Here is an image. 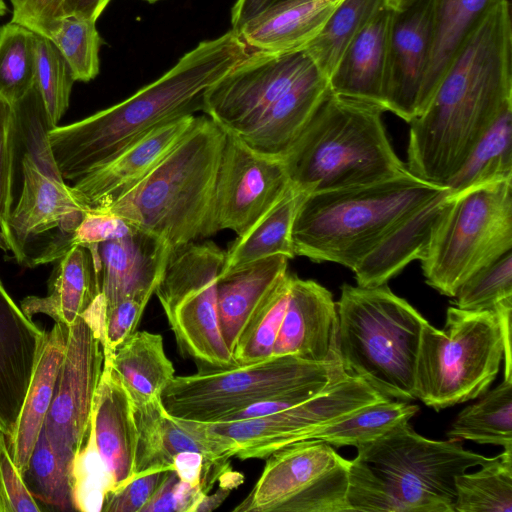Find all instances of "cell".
I'll return each mask as SVG.
<instances>
[{
  "label": "cell",
  "instance_id": "obj_41",
  "mask_svg": "<svg viewBox=\"0 0 512 512\" xmlns=\"http://www.w3.org/2000/svg\"><path fill=\"white\" fill-rule=\"evenodd\" d=\"M22 478L36 500L60 510H74L70 487V467L53 450L43 428Z\"/></svg>",
  "mask_w": 512,
  "mask_h": 512
},
{
  "label": "cell",
  "instance_id": "obj_20",
  "mask_svg": "<svg viewBox=\"0 0 512 512\" xmlns=\"http://www.w3.org/2000/svg\"><path fill=\"white\" fill-rule=\"evenodd\" d=\"M196 115L159 126L93 169L72 188L90 209H104L138 185L182 140Z\"/></svg>",
  "mask_w": 512,
  "mask_h": 512
},
{
  "label": "cell",
  "instance_id": "obj_14",
  "mask_svg": "<svg viewBox=\"0 0 512 512\" xmlns=\"http://www.w3.org/2000/svg\"><path fill=\"white\" fill-rule=\"evenodd\" d=\"M389 399L360 378L346 374L312 398L277 413L230 422L200 423L240 460L266 459L274 451L312 434L351 412Z\"/></svg>",
  "mask_w": 512,
  "mask_h": 512
},
{
  "label": "cell",
  "instance_id": "obj_39",
  "mask_svg": "<svg viewBox=\"0 0 512 512\" xmlns=\"http://www.w3.org/2000/svg\"><path fill=\"white\" fill-rule=\"evenodd\" d=\"M480 467L456 477L454 512H512V451Z\"/></svg>",
  "mask_w": 512,
  "mask_h": 512
},
{
  "label": "cell",
  "instance_id": "obj_48",
  "mask_svg": "<svg viewBox=\"0 0 512 512\" xmlns=\"http://www.w3.org/2000/svg\"><path fill=\"white\" fill-rule=\"evenodd\" d=\"M17 151V124L14 105L0 97V233L8 241L10 251L9 219L13 209Z\"/></svg>",
  "mask_w": 512,
  "mask_h": 512
},
{
  "label": "cell",
  "instance_id": "obj_29",
  "mask_svg": "<svg viewBox=\"0 0 512 512\" xmlns=\"http://www.w3.org/2000/svg\"><path fill=\"white\" fill-rule=\"evenodd\" d=\"M68 326L55 323L41 340L32 377L12 433L7 437L11 457L21 475L26 471L48 413L63 359Z\"/></svg>",
  "mask_w": 512,
  "mask_h": 512
},
{
  "label": "cell",
  "instance_id": "obj_27",
  "mask_svg": "<svg viewBox=\"0 0 512 512\" xmlns=\"http://www.w3.org/2000/svg\"><path fill=\"white\" fill-rule=\"evenodd\" d=\"M389 6L350 42L328 77L332 94L384 109Z\"/></svg>",
  "mask_w": 512,
  "mask_h": 512
},
{
  "label": "cell",
  "instance_id": "obj_23",
  "mask_svg": "<svg viewBox=\"0 0 512 512\" xmlns=\"http://www.w3.org/2000/svg\"><path fill=\"white\" fill-rule=\"evenodd\" d=\"M133 405L137 428L134 478L149 472L172 470L173 458L184 451L201 453L211 463L229 460L224 447L208 435L199 422L172 417L161 399Z\"/></svg>",
  "mask_w": 512,
  "mask_h": 512
},
{
  "label": "cell",
  "instance_id": "obj_10",
  "mask_svg": "<svg viewBox=\"0 0 512 512\" xmlns=\"http://www.w3.org/2000/svg\"><path fill=\"white\" fill-rule=\"evenodd\" d=\"M511 248L512 180L450 195L420 259L425 281L440 294L454 297L469 277Z\"/></svg>",
  "mask_w": 512,
  "mask_h": 512
},
{
  "label": "cell",
  "instance_id": "obj_55",
  "mask_svg": "<svg viewBox=\"0 0 512 512\" xmlns=\"http://www.w3.org/2000/svg\"><path fill=\"white\" fill-rule=\"evenodd\" d=\"M217 464L220 463H211L207 461L201 453L184 451L178 453L173 458L172 470L176 472L180 480L194 486L202 485L204 487L202 483L204 474L210 471Z\"/></svg>",
  "mask_w": 512,
  "mask_h": 512
},
{
  "label": "cell",
  "instance_id": "obj_2",
  "mask_svg": "<svg viewBox=\"0 0 512 512\" xmlns=\"http://www.w3.org/2000/svg\"><path fill=\"white\" fill-rule=\"evenodd\" d=\"M248 52L231 29L200 42L161 77L127 99L77 122L49 129V144L63 179L74 183L153 129L203 111L207 91Z\"/></svg>",
  "mask_w": 512,
  "mask_h": 512
},
{
  "label": "cell",
  "instance_id": "obj_45",
  "mask_svg": "<svg viewBox=\"0 0 512 512\" xmlns=\"http://www.w3.org/2000/svg\"><path fill=\"white\" fill-rule=\"evenodd\" d=\"M70 487L74 510H102L106 494L110 492V479L97 451L92 425L85 444L72 460Z\"/></svg>",
  "mask_w": 512,
  "mask_h": 512
},
{
  "label": "cell",
  "instance_id": "obj_59",
  "mask_svg": "<svg viewBox=\"0 0 512 512\" xmlns=\"http://www.w3.org/2000/svg\"><path fill=\"white\" fill-rule=\"evenodd\" d=\"M236 485L224 483L213 495H205L196 508V512L212 511L216 509L227 498L232 487Z\"/></svg>",
  "mask_w": 512,
  "mask_h": 512
},
{
  "label": "cell",
  "instance_id": "obj_57",
  "mask_svg": "<svg viewBox=\"0 0 512 512\" xmlns=\"http://www.w3.org/2000/svg\"><path fill=\"white\" fill-rule=\"evenodd\" d=\"M111 0H63L61 20L76 16L96 22Z\"/></svg>",
  "mask_w": 512,
  "mask_h": 512
},
{
  "label": "cell",
  "instance_id": "obj_38",
  "mask_svg": "<svg viewBox=\"0 0 512 512\" xmlns=\"http://www.w3.org/2000/svg\"><path fill=\"white\" fill-rule=\"evenodd\" d=\"M387 6L386 0H340L318 34L305 46L327 78L350 42Z\"/></svg>",
  "mask_w": 512,
  "mask_h": 512
},
{
  "label": "cell",
  "instance_id": "obj_54",
  "mask_svg": "<svg viewBox=\"0 0 512 512\" xmlns=\"http://www.w3.org/2000/svg\"><path fill=\"white\" fill-rule=\"evenodd\" d=\"M335 382L337 381L312 383L296 388L286 393L269 398L265 401L251 404L239 411L226 415L219 422H230L256 418L280 412L312 398Z\"/></svg>",
  "mask_w": 512,
  "mask_h": 512
},
{
  "label": "cell",
  "instance_id": "obj_4",
  "mask_svg": "<svg viewBox=\"0 0 512 512\" xmlns=\"http://www.w3.org/2000/svg\"><path fill=\"white\" fill-rule=\"evenodd\" d=\"M446 188L408 173L372 184L308 194L293 223L295 256L338 263L353 270L407 217Z\"/></svg>",
  "mask_w": 512,
  "mask_h": 512
},
{
  "label": "cell",
  "instance_id": "obj_16",
  "mask_svg": "<svg viewBox=\"0 0 512 512\" xmlns=\"http://www.w3.org/2000/svg\"><path fill=\"white\" fill-rule=\"evenodd\" d=\"M291 186L283 161L260 154L226 131L217 171L210 228L246 233Z\"/></svg>",
  "mask_w": 512,
  "mask_h": 512
},
{
  "label": "cell",
  "instance_id": "obj_15",
  "mask_svg": "<svg viewBox=\"0 0 512 512\" xmlns=\"http://www.w3.org/2000/svg\"><path fill=\"white\" fill-rule=\"evenodd\" d=\"M103 365L101 342L90 324L80 316L68 326L65 352L42 427L53 450L70 468L90 433Z\"/></svg>",
  "mask_w": 512,
  "mask_h": 512
},
{
  "label": "cell",
  "instance_id": "obj_56",
  "mask_svg": "<svg viewBox=\"0 0 512 512\" xmlns=\"http://www.w3.org/2000/svg\"><path fill=\"white\" fill-rule=\"evenodd\" d=\"M504 343V378H512L511 328L512 299L500 302L495 308Z\"/></svg>",
  "mask_w": 512,
  "mask_h": 512
},
{
  "label": "cell",
  "instance_id": "obj_47",
  "mask_svg": "<svg viewBox=\"0 0 512 512\" xmlns=\"http://www.w3.org/2000/svg\"><path fill=\"white\" fill-rule=\"evenodd\" d=\"M146 303L136 299H124L104 308L99 295L82 317L90 324L103 347L104 356L130 338L140 323Z\"/></svg>",
  "mask_w": 512,
  "mask_h": 512
},
{
  "label": "cell",
  "instance_id": "obj_11",
  "mask_svg": "<svg viewBox=\"0 0 512 512\" xmlns=\"http://www.w3.org/2000/svg\"><path fill=\"white\" fill-rule=\"evenodd\" d=\"M346 375L341 362L314 363L293 355L229 368H201L175 376L161 395L174 418L217 423L226 415L296 388L334 382Z\"/></svg>",
  "mask_w": 512,
  "mask_h": 512
},
{
  "label": "cell",
  "instance_id": "obj_62",
  "mask_svg": "<svg viewBox=\"0 0 512 512\" xmlns=\"http://www.w3.org/2000/svg\"><path fill=\"white\" fill-rule=\"evenodd\" d=\"M400 0H386L387 2V6L391 7L393 5H395L396 3H398Z\"/></svg>",
  "mask_w": 512,
  "mask_h": 512
},
{
  "label": "cell",
  "instance_id": "obj_12",
  "mask_svg": "<svg viewBox=\"0 0 512 512\" xmlns=\"http://www.w3.org/2000/svg\"><path fill=\"white\" fill-rule=\"evenodd\" d=\"M225 251L212 241L172 248L155 293L176 342L201 368L236 366L222 337L217 280Z\"/></svg>",
  "mask_w": 512,
  "mask_h": 512
},
{
  "label": "cell",
  "instance_id": "obj_26",
  "mask_svg": "<svg viewBox=\"0 0 512 512\" xmlns=\"http://www.w3.org/2000/svg\"><path fill=\"white\" fill-rule=\"evenodd\" d=\"M288 260L283 255H273L219 274V326L231 354L244 340L267 299L288 273Z\"/></svg>",
  "mask_w": 512,
  "mask_h": 512
},
{
  "label": "cell",
  "instance_id": "obj_50",
  "mask_svg": "<svg viewBox=\"0 0 512 512\" xmlns=\"http://www.w3.org/2000/svg\"><path fill=\"white\" fill-rule=\"evenodd\" d=\"M39 512L36 499L27 489L14 463L6 435L0 431V512Z\"/></svg>",
  "mask_w": 512,
  "mask_h": 512
},
{
  "label": "cell",
  "instance_id": "obj_6",
  "mask_svg": "<svg viewBox=\"0 0 512 512\" xmlns=\"http://www.w3.org/2000/svg\"><path fill=\"white\" fill-rule=\"evenodd\" d=\"M226 131L208 116L131 191L104 210L172 248L211 236V211Z\"/></svg>",
  "mask_w": 512,
  "mask_h": 512
},
{
  "label": "cell",
  "instance_id": "obj_8",
  "mask_svg": "<svg viewBox=\"0 0 512 512\" xmlns=\"http://www.w3.org/2000/svg\"><path fill=\"white\" fill-rule=\"evenodd\" d=\"M336 307L345 373L362 379L386 398L415 400L417 355L428 321L386 284H343Z\"/></svg>",
  "mask_w": 512,
  "mask_h": 512
},
{
  "label": "cell",
  "instance_id": "obj_60",
  "mask_svg": "<svg viewBox=\"0 0 512 512\" xmlns=\"http://www.w3.org/2000/svg\"><path fill=\"white\" fill-rule=\"evenodd\" d=\"M0 249L5 252H10V246L6 238L0 233Z\"/></svg>",
  "mask_w": 512,
  "mask_h": 512
},
{
  "label": "cell",
  "instance_id": "obj_22",
  "mask_svg": "<svg viewBox=\"0 0 512 512\" xmlns=\"http://www.w3.org/2000/svg\"><path fill=\"white\" fill-rule=\"evenodd\" d=\"M91 425L110 479V492L117 491L135 477L137 428L131 396L106 361L94 398Z\"/></svg>",
  "mask_w": 512,
  "mask_h": 512
},
{
  "label": "cell",
  "instance_id": "obj_28",
  "mask_svg": "<svg viewBox=\"0 0 512 512\" xmlns=\"http://www.w3.org/2000/svg\"><path fill=\"white\" fill-rule=\"evenodd\" d=\"M449 202L450 194L446 188L407 217L352 270L357 285L386 284L410 262L420 260Z\"/></svg>",
  "mask_w": 512,
  "mask_h": 512
},
{
  "label": "cell",
  "instance_id": "obj_13",
  "mask_svg": "<svg viewBox=\"0 0 512 512\" xmlns=\"http://www.w3.org/2000/svg\"><path fill=\"white\" fill-rule=\"evenodd\" d=\"M350 460L328 443L307 439L266 458L254 487L233 512H351Z\"/></svg>",
  "mask_w": 512,
  "mask_h": 512
},
{
  "label": "cell",
  "instance_id": "obj_44",
  "mask_svg": "<svg viewBox=\"0 0 512 512\" xmlns=\"http://www.w3.org/2000/svg\"><path fill=\"white\" fill-rule=\"evenodd\" d=\"M291 280L292 274L287 273L267 299L250 331L232 354L236 365H251L273 357L288 304Z\"/></svg>",
  "mask_w": 512,
  "mask_h": 512
},
{
  "label": "cell",
  "instance_id": "obj_58",
  "mask_svg": "<svg viewBox=\"0 0 512 512\" xmlns=\"http://www.w3.org/2000/svg\"><path fill=\"white\" fill-rule=\"evenodd\" d=\"M280 1L283 0H237L231 10L232 30L237 31L248 20Z\"/></svg>",
  "mask_w": 512,
  "mask_h": 512
},
{
  "label": "cell",
  "instance_id": "obj_63",
  "mask_svg": "<svg viewBox=\"0 0 512 512\" xmlns=\"http://www.w3.org/2000/svg\"><path fill=\"white\" fill-rule=\"evenodd\" d=\"M143 1H146V2H149V3H154V2H157L159 0H143Z\"/></svg>",
  "mask_w": 512,
  "mask_h": 512
},
{
  "label": "cell",
  "instance_id": "obj_21",
  "mask_svg": "<svg viewBox=\"0 0 512 512\" xmlns=\"http://www.w3.org/2000/svg\"><path fill=\"white\" fill-rule=\"evenodd\" d=\"M283 355L314 363L341 362L336 302L331 292L314 280L292 275L288 304L273 351V356Z\"/></svg>",
  "mask_w": 512,
  "mask_h": 512
},
{
  "label": "cell",
  "instance_id": "obj_17",
  "mask_svg": "<svg viewBox=\"0 0 512 512\" xmlns=\"http://www.w3.org/2000/svg\"><path fill=\"white\" fill-rule=\"evenodd\" d=\"M313 65L304 49L251 50L207 91L203 112L225 131L239 134Z\"/></svg>",
  "mask_w": 512,
  "mask_h": 512
},
{
  "label": "cell",
  "instance_id": "obj_53",
  "mask_svg": "<svg viewBox=\"0 0 512 512\" xmlns=\"http://www.w3.org/2000/svg\"><path fill=\"white\" fill-rule=\"evenodd\" d=\"M62 2L63 0H10L11 21L49 38L61 21Z\"/></svg>",
  "mask_w": 512,
  "mask_h": 512
},
{
  "label": "cell",
  "instance_id": "obj_25",
  "mask_svg": "<svg viewBox=\"0 0 512 512\" xmlns=\"http://www.w3.org/2000/svg\"><path fill=\"white\" fill-rule=\"evenodd\" d=\"M329 93L328 78L314 64L236 135L254 151L281 160Z\"/></svg>",
  "mask_w": 512,
  "mask_h": 512
},
{
  "label": "cell",
  "instance_id": "obj_30",
  "mask_svg": "<svg viewBox=\"0 0 512 512\" xmlns=\"http://www.w3.org/2000/svg\"><path fill=\"white\" fill-rule=\"evenodd\" d=\"M340 0H283L244 23L237 31L248 49L286 53L304 49Z\"/></svg>",
  "mask_w": 512,
  "mask_h": 512
},
{
  "label": "cell",
  "instance_id": "obj_42",
  "mask_svg": "<svg viewBox=\"0 0 512 512\" xmlns=\"http://www.w3.org/2000/svg\"><path fill=\"white\" fill-rule=\"evenodd\" d=\"M49 39L67 62L74 81L89 82L98 75L102 39L96 22L76 16L64 17Z\"/></svg>",
  "mask_w": 512,
  "mask_h": 512
},
{
  "label": "cell",
  "instance_id": "obj_9",
  "mask_svg": "<svg viewBox=\"0 0 512 512\" xmlns=\"http://www.w3.org/2000/svg\"><path fill=\"white\" fill-rule=\"evenodd\" d=\"M504 343L494 311L451 306L444 329L426 322L415 369V396L436 411L475 399L495 380Z\"/></svg>",
  "mask_w": 512,
  "mask_h": 512
},
{
  "label": "cell",
  "instance_id": "obj_33",
  "mask_svg": "<svg viewBox=\"0 0 512 512\" xmlns=\"http://www.w3.org/2000/svg\"><path fill=\"white\" fill-rule=\"evenodd\" d=\"M129 392L135 405L161 399L175 377L160 334L136 331L130 338L104 356Z\"/></svg>",
  "mask_w": 512,
  "mask_h": 512
},
{
  "label": "cell",
  "instance_id": "obj_1",
  "mask_svg": "<svg viewBox=\"0 0 512 512\" xmlns=\"http://www.w3.org/2000/svg\"><path fill=\"white\" fill-rule=\"evenodd\" d=\"M512 105V20L501 0L486 16L410 124L407 168L445 186L500 114Z\"/></svg>",
  "mask_w": 512,
  "mask_h": 512
},
{
  "label": "cell",
  "instance_id": "obj_52",
  "mask_svg": "<svg viewBox=\"0 0 512 512\" xmlns=\"http://www.w3.org/2000/svg\"><path fill=\"white\" fill-rule=\"evenodd\" d=\"M169 470L142 474L117 491L106 494L104 512H142L156 490L164 481Z\"/></svg>",
  "mask_w": 512,
  "mask_h": 512
},
{
  "label": "cell",
  "instance_id": "obj_3",
  "mask_svg": "<svg viewBox=\"0 0 512 512\" xmlns=\"http://www.w3.org/2000/svg\"><path fill=\"white\" fill-rule=\"evenodd\" d=\"M356 448L347 493L351 512H454L456 477L492 458L458 440L425 438L409 422Z\"/></svg>",
  "mask_w": 512,
  "mask_h": 512
},
{
  "label": "cell",
  "instance_id": "obj_37",
  "mask_svg": "<svg viewBox=\"0 0 512 512\" xmlns=\"http://www.w3.org/2000/svg\"><path fill=\"white\" fill-rule=\"evenodd\" d=\"M418 411V405L407 401L384 399L317 429L310 439H319L335 447H358L408 423Z\"/></svg>",
  "mask_w": 512,
  "mask_h": 512
},
{
  "label": "cell",
  "instance_id": "obj_51",
  "mask_svg": "<svg viewBox=\"0 0 512 512\" xmlns=\"http://www.w3.org/2000/svg\"><path fill=\"white\" fill-rule=\"evenodd\" d=\"M208 492L202 485H191L179 479L169 470L164 481L142 512H196V508Z\"/></svg>",
  "mask_w": 512,
  "mask_h": 512
},
{
  "label": "cell",
  "instance_id": "obj_43",
  "mask_svg": "<svg viewBox=\"0 0 512 512\" xmlns=\"http://www.w3.org/2000/svg\"><path fill=\"white\" fill-rule=\"evenodd\" d=\"M36 79L51 128L69 107L70 95L75 82L70 68L55 44L47 37L35 33Z\"/></svg>",
  "mask_w": 512,
  "mask_h": 512
},
{
  "label": "cell",
  "instance_id": "obj_18",
  "mask_svg": "<svg viewBox=\"0 0 512 512\" xmlns=\"http://www.w3.org/2000/svg\"><path fill=\"white\" fill-rule=\"evenodd\" d=\"M432 7L433 0H400L389 7L384 108L408 123L422 112Z\"/></svg>",
  "mask_w": 512,
  "mask_h": 512
},
{
  "label": "cell",
  "instance_id": "obj_46",
  "mask_svg": "<svg viewBox=\"0 0 512 512\" xmlns=\"http://www.w3.org/2000/svg\"><path fill=\"white\" fill-rule=\"evenodd\" d=\"M457 308L469 311H493L502 301L512 299V253L469 277L456 291Z\"/></svg>",
  "mask_w": 512,
  "mask_h": 512
},
{
  "label": "cell",
  "instance_id": "obj_7",
  "mask_svg": "<svg viewBox=\"0 0 512 512\" xmlns=\"http://www.w3.org/2000/svg\"><path fill=\"white\" fill-rule=\"evenodd\" d=\"M22 188L9 219L11 253L28 267L55 262L87 208L63 179L54 159L41 95L33 88L14 104Z\"/></svg>",
  "mask_w": 512,
  "mask_h": 512
},
{
  "label": "cell",
  "instance_id": "obj_35",
  "mask_svg": "<svg viewBox=\"0 0 512 512\" xmlns=\"http://www.w3.org/2000/svg\"><path fill=\"white\" fill-rule=\"evenodd\" d=\"M512 180V105L474 146L445 187L451 196L486 183Z\"/></svg>",
  "mask_w": 512,
  "mask_h": 512
},
{
  "label": "cell",
  "instance_id": "obj_34",
  "mask_svg": "<svg viewBox=\"0 0 512 512\" xmlns=\"http://www.w3.org/2000/svg\"><path fill=\"white\" fill-rule=\"evenodd\" d=\"M306 195L291 185L283 197L225 251L220 274L273 255L294 258L292 228Z\"/></svg>",
  "mask_w": 512,
  "mask_h": 512
},
{
  "label": "cell",
  "instance_id": "obj_40",
  "mask_svg": "<svg viewBox=\"0 0 512 512\" xmlns=\"http://www.w3.org/2000/svg\"><path fill=\"white\" fill-rule=\"evenodd\" d=\"M35 33L15 22L0 27V97L14 105L34 86Z\"/></svg>",
  "mask_w": 512,
  "mask_h": 512
},
{
  "label": "cell",
  "instance_id": "obj_61",
  "mask_svg": "<svg viewBox=\"0 0 512 512\" xmlns=\"http://www.w3.org/2000/svg\"><path fill=\"white\" fill-rule=\"evenodd\" d=\"M7 11L6 4L4 0H0V17H2Z\"/></svg>",
  "mask_w": 512,
  "mask_h": 512
},
{
  "label": "cell",
  "instance_id": "obj_24",
  "mask_svg": "<svg viewBox=\"0 0 512 512\" xmlns=\"http://www.w3.org/2000/svg\"><path fill=\"white\" fill-rule=\"evenodd\" d=\"M45 331L15 303L0 280V431L6 437L21 411Z\"/></svg>",
  "mask_w": 512,
  "mask_h": 512
},
{
  "label": "cell",
  "instance_id": "obj_19",
  "mask_svg": "<svg viewBox=\"0 0 512 512\" xmlns=\"http://www.w3.org/2000/svg\"><path fill=\"white\" fill-rule=\"evenodd\" d=\"M88 249L98 266L100 295L107 308L128 298L148 304L172 247L159 236L138 228Z\"/></svg>",
  "mask_w": 512,
  "mask_h": 512
},
{
  "label": "cell",
  "instance_id": "obj_36",
  "mask_svg": "<svg viewBox=\"0 0 512 512\" xmlns=\"http://www.w3.org/2000/svg\"><path fill=\"white\" fill-rule=\"evenodd\" d=\"M480 397L459 412L446 436L451 440L492 444L512 451V378H504Z\"/></svg>",
  "mask_w": 512,
  "mask_h": 512
},
{
  "label": "cell",
  "instance_id": "obj_32",
  "mask_svg": "<svg viewBox=\"0 0 512 512\" xmlns=\"http://www.w3.org/2000/svg\"><path fill=\"white\" fill-rule=\"evenodd\" d=\"M501 0H433L432 45L422 92V111L470 36Z\"/></svg>",
  "mask_w": 512,
  "mask_h": 512
},
{
  "label": "cell",
  "instance_id": "obj_49",
  "mask_svg": "<svg viewBox=\"0 0 512 512\" xmlns=\"http://www.w3.org/2000/svg\"><path fill=\"white\" fill-rule=\"evenodd\" d=\"M137 229L134 224L114 213L89 208L71 236L70 247H94L124 237Z\"/></svg>",
  "mask_w": 512,
  "mask_h": 512
},
{
  "label": "cell",
  "instance_id": "obj_31",
  "mask_svg": "<svg viewBox=\"0 0 512 512\" xmlns=\"http://www.w3.org/2000/svg\"><path fill=\"white\" fill-rule=\"evenodd\" d=\"M55 262L47 295L27 296L20 307L29 318L44 314L70 326L100 295L98 266L84 246H73Z\"/></svg>",
  "mask_w": 512,
  "mask_h": 512
},
{
  "label": "cell",
  "instance_id": "obj_5",
  "mask_svg": "<svg viewBox=\"0 0 512 512\" xmlns=\"http://www.w3.org/2000/svg\"><path fill=\"white\" fill-rule=\"evenodd\" d=\"M383 112L330 92L281 159L290 184L308 195L410 173L389 142Z\"/></svg>",
  "mask_w": 512,
  "mask_h": 512
}]
</instances>
